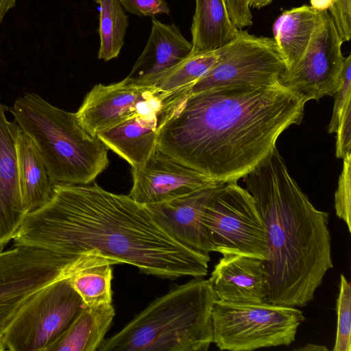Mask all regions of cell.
<instances>
[{
	"label": "cell",
	"mask_w": 351,
	"mask_h": 351,
	"mask_svg": "<svg viewBox=\"0 0 351 351\" xmlns=\"http://www.w3.org/2000/svg\"><path fill=\"white\" fill-rule=\"evenodd\" d=\"M14 245L40 247L78 260L95 256L162 278L203 277L209 254L177 241L148 208L97 184H56L49 200L29 212Z\"/></svg>",
	"instance_id": "obj_1"
},
{
	"label": "cell",
	"mask_w": 351,
	"mask_h": 351,
	"mask_svg": "<svg viewBox=\"0 0 351 351\" xmlns=\"http://www.w3.org/2000/svg\"><path fill=\"white\" fill-rule=\"evenodd\" d=\"M306 99L280 82L184 93L160 125L157 149L218 183L260 165L280 135L303 119Z\"/></svg>",
	"instance_id": "obj_2"
},
{
	"label": "cell",
	"mask_w": 351,
	"mask_h": 351,
	"mask_svg": "<svg viewBox=\"0 0 351 351\" xmlns=\"http://www.w3.org/2000/svg\"><path fill=\"white\" fill-rule=\"evenodd\" d=\"M243 178L265 229L266 302L304 306L333 267L328 214L314 207L276 147Z\"/></svg>",
	"instance_id": "obj_3"
},
{
	"label": "cell",
	"mask_w": 351,
	"mask_h": 351,
	"mask_svg": "<svg viewBox=\"0 0 351 351\" xmlns=\"http://www.w3.org/2000/svg\"><path fill=\"white\" fill-rule=\"evenodd\" d=\"M217 300L210 279L195 277L156 298L97 350L206 351Z\"/></svg>",
	"instance_id": "obj_4"
},
{
	"label": "cell",
	"mask_w": 351,
	"mask_h": 351,
	"mask_svg": "<svg viewBox=\"0 0 351 351\" xmlns=\"http://www.w3.org/2000/svg\"><path fill=\"white\" fill-rule=\"evenodd\" d=\"M37 147L54 184L92 183L108 166V148L80 125L75 113L25 93L10 109Z\"/></svg>",
	"instance_id": "obj_5"
},
{
	"label": "cell",
	"mask_w": 351,
	"mask_h": 351,
	"mask_svg": "<svg viewBox=\"0 0 351 351\" xmlns=\"http://www.w3.org/2000/svg\"><path fill=\"white\" fill-rule=\"evenodd\" d=\"M304 319L303 313L293 306L217 299L212 311L213 343L229 351L289 346Z\"/></svg>",
	"instance_id": "obj_6"
},
{
	"label": "cell",
	"mask_w": 351,
	"mask_h": 351,
	"mask_svg": "<svg viewBox=\"0 0 351 351\" xmlns=\"http://www.w3.org/2000/svg\"><path fill=\"white\" fill-rule=\"evenodd\" d=\"M204 224L211 252L265 260V229L253 196L237 182L215 187L205 207Z\"/></svg>",
	"instance_id": "obj_7"
},
{
	"label": "cell",
	"mask_w": 351,
	"mask_h": 351,
	"mask_svg": "<svg viewBox=\"0 0 351 351\" xmlns=\"http://www.w3.org/2000/svg\"><path fill=\"white\" fill-rule=\"evenodd\" d=\"M69 276L42 288L19 311L2 335L5 349L45 351L66 330L82 306Z\"/></svg>",
	"instance_id": "obj_8"
},
{
	"label": "cell",
	"mask_w": 351,
	"mask_h": 351,
	"mask_svg": "<svg viewBox=\"0 0 351 351\" xmlns=\"http://www.w3.org/2000/svg\"><path fill=\"white\" fill-rule=\"evenodd\" d=\"M76 261L40 247L14 245L0 252V335L42 288L71 275Z\"/></svg>",
	"instance_id": "obj_9"
},
{
	"label": "cell",
	"mask_w": 351,
	"mask_h": 351,
	"mask_svg": "<svg viewBox=\"0 0 351 351\" xmlns=\"http://www.w3.org/2000/svg\"><path fill=\"white\" fill-rule=\"evenodd\" d=\"M217 51L218 61L192 86L191 94L232 85H274L287 69L274 38L247 31L239 29L234 40Z\"/></svg>",
	"instance_id": "obj_10"
},
{
	"label": "cell",
	"mask_w": 351,
	"mask_h": 351,
	"mask_svg": "<svg viewBox=\"0 0 351 351\" xmlns=\"http://www.w3.org/2000/svg\"><path fill=\"white\" fill-rule=\"evenodd\" d=\"M180 90L165 92L128 77L108 85L99 84L87 93L75 116L88 134L97 136L134 117L161 113Z\"/></svg>",
	"instance_id": "obj_11"
},
{
	"label": "cell",
	"mask_w": 351,
	"mask_h": 351,
	"mask_svg": "<svg viewBox=\"0 0 351 351\" xmlns=\"http://www.w3.org/2000/svg\"><path fill=\"white\" fill-rule=\"evenodd\" d=\"M343 41L328 10L321 11L310 43L298 62L286 70L280 82L307 101L333 96L339 85L345 58Z\"/></svg>",
	"instance_id": "obj_12"
},
{
	"label": "cell",
	"mask_w": 351,
	"mask_h": 351,
	"mask_svg": "<svg viewBox=\"0 0 351 351\" xmlns=\"http://www.w3.org/2000/svg\"><path fill=\"white\" fill-rule=\"evenodd\" d=\"M132 176L129 196L145 206L222 184L177 162L158 149L143 164L132 167Z\"/></svg>",
	"instance_id": "obj_13"
},
{
	"label": "cell",
	"mask_w": 351,
	"mask_h": 351,
	"mask_svg": "<svg viewBox=\"0 0 351 351\" xmlns=\"http://www.w3.org/2000/svg\"><path fill=\"white\" fill-rule=\"evenodd\" d=\"M0 101V252L13 239L28 213L18 176L16 141L20 127L5 115Z\"/></svg>",
	"instance_id": "obj_14"
},
{
	"label": "cell",
	"mask_w": 351,
	"mask_h": 351,
	"mask_svg": "<svg viewBox=\"0 0 351 351\" xmlns=\"http://www.w3.org/2000/svg\"><path fill=\"white\" fill-rule=\"evenodd\" d=\"M215 188L146 206L174 239L193 250L209 254L210 245L203 219L206 205Z\"/></svg>",
	"instance_id": "obj_15"
},
{
	"label": "cell",
	"mask_w": 351,
	"mask_h": 351,
	"mask_svg": "<svg viewBox=\"0 0 351 351\" xmlns=\"http://www.w3.org/2000/svg\"><path fill=\"white\" fill-rule=\"evenodd\" d=\"M222 256L209 278L217 299L232 303L266 302L267 282L263 260L238 254Z\"/></svg>",
	"instance_id": "obj_16"
},
{
	"label": "cell",
	"mask_w": 351,
	"mask_h": 351,
	"mask_svg": "<svg viewBox=\"0 0 351 351\" xmlns=\"http://www.w3.org/2000/svg\"><path fill=\"white\" fill-rule=\"evenodd\" d=\"M192 50V43L175 24L153 19L147 45L126 77L136 84L154 86L163 74L186 58Z\"/></svg>",
	"instance_id": "obj_17"
},
{
	"label": "cell",
	"mask_w": 351,
	"mask_h": 351,
	"mask_svg": "<svg viewBox=\"0 0 351 351\" xmlns=\"http://www.w3.org/2000/svg\"><path fill=\"white\" fill-rule=\"evenodd\" d=\"M177 97L158 114L134 117L97 136L132 167L139 166L157 149L159 128L168 117L169 108Z\"/></svg>",
	"instance_id": "obj_18"
},
{
	"label": "cell",
	"mask_w": 351,
	"mask_h": 351,
	"mask_svg": "<svg viewBox=\"0 0 351 351\" xmlns=\"http://www.w3.org/2000/svg\"><path fill=\"white\" fill-rule=\"evenodd\" d=\"M16 148L21 196L29 213L49 200L54 183L35 144L21 128Z\"/></svg>",
	"instance_id": "obj_19"
},
{
	"label": "cell",
	"mask_w": 351,
	"mask_h": 351,
	"mask_svg": "<svg viewBox=\"0 0 351 351\" xmlns=\"http://www.w3.org/2000/svg\"><path fill=\"white\" fill-rule=\"evenodd\" d=\"M114 315L112 304L99 307L82 304L69 326L45 351L97 350Z\"/></svg>",
	"instance_id": "obj_20"
},
{
	"label": "cell",
	"mask_w": 351,
	"mask_h": 351,
	"mask_svg": "<svg viewBox=\"0 0 351 351\" xmlns=\"http://www.w3.org/2000/svg\"><path fill=\"white\" fill-rule=\"evenodd\" d=\"M321 11L304 5L284 11L273 25L274 40L286 65L293 67L305 52Z\"/></svg>",
	"instance_id": "obj_21"
},
{
	"label": "cell",
	"mask_w": 351,
	"mask_h": 351,
	"mask_svg": "<svg viewBox=\"0 0 351 351\" xmlns=\"http://www.w3.org/2000/svg\"><path fill=\"white\" fill-rule=\"evenodd\" d=\"M191 31L192 51H208L234 40L239 29L232 22L225 0H195Z\"/></svg>",
	"instance_id": "obj_22"
},
{
	"label": "cell",
	"mask_w": 351,
	"mask_h": 351,
	"mask_svg": "<svg viewBox=\"0 0 351 351\" xmlns=\"http://www.w3.org/2000/svg\"><path fill=\"white\" fill-rule=\"evenodd\" d=\"M112 265L114 263L110 261L92 256L69 276L83 305L99 307L112 304Z\"/></svg>",
	"instance_id": "obj_23"
},
{
	"label": "cell",
	"mask_w": 351,
	"mask_h": 351,
	"mask_svg": "<svg viewBox=\"0 0 351 351\" xmlns=\"http://www.w3.org/2000/svg\"><path fill=\"white\" fill-rule=\"evenodd\" d=\"M99 5L98 58L108 61L118 57L129 25L128 17L119 0H95Z\"/></svg>",
	"instance_id": "obj_24"
},
{
	"label": "cell",
	"mask_w": 351,
	"mask_h": 351,
	"mask_svg": "<svg viewBox=\"0 0 351 351\" xmlns=\"http://www.w3.org/2000/svg\"><path fill=\"white\" fill-rule=\"evenodd\" d=\"M217 49L191 51L176 66L163 74L154 86L165 92L190 88L218 61Z\"/></svg>",
	"instance_id": "obj_25"
},
{
	"label": "cell",
	"mask_w": 351,
	"mask_h": 351,
	"mask_svg": "<svg viewBox=\"0 0 351 351\" xmlns=\"http://www.w3.org/2000/svg\"><path fill=\"white\" fill-rule=\"evenodd\" d=\"M337 326L333 351L351 350V285L343 274L340 276L337 300Z\"/></svg>",
	"instance_id": "obj_26"
},
{
	"label": "cell",
	"mask_w": 351,
	"mask_h": 351,
	"mask_svg": "<svg viewBox=\"0 0 351 351\" xmlns=\"http://www.w3.org/2000/svg\"><path fill=\"white\" fill-rule=\"evenodd\" d=\"M343 159V170L335 195V208L337 216L344 221L349 232H351V154H348Z\"/></svg>",
	"instance_id": "obj_27"
},
{
	"label": "cell",
	"mask_w": 351,
	"mask_h": 351,
	"mask_svg": "<svg viewBox=\"0 0 351 351\" xmlns=\"http://www.w3.org/2000/svg\"><path fill=\"white\" fill-rule=\"evenodd\" d=\"M351 56L345 58L339 85L335 95L332 118L328 125V132H337L340 117L346 108L351 104Z\"/></svg>",
	"instance_id": "obj_28"
},
{
	"label": "cell",
	"mask_w": 351,
	"mask_h": 351,
	"mask_svg": "<svg viewBox=\"0 0 351 351\" xmlns=\"http://www.w3.org/2000/svg\"><path fill=\"white\" fill-rule=\"evenodd\" d=\"M343 43L351 38V0H334L328 10Z\"/></svg>",
	"instance_id": "obj_29"
},
{
	"label": "cell",
	"mask_w": 351,
	"mask_h": 351,
	"mask_svg": "<svg viewBox=\"0 0 351 351\" xmlns=\"http://www.w3.org/2000/svg\"><path fill=\"white\" fill-rule=\"evenodd\" d=\"M123 8L138 16H154L159 14H169L166 0H119Z\"/></svg>",
	"instance_id": "obj_30"
},
{
	"label": "cell",
	"mask_w": 351,
	"mask_h": 351,
	"mask_svg": "<svg viewBox=\"0 0 351 351\" xmlns=\"http://www.w3.org/2000/svg\"><path fill=\"white\" fill-rule=\"evenodd\" d=\"M336 133V156L344 158L351 154V104L343 110Z\"/></svg>",
	"instance_id": "obj_31"
},
{
	"label": "cell",
	"mask_w": 351,
	"mask_h": 351,
	"mask_svg": "<svg viewBox=\"0 0 351 351\" xmlns=\"http://www.w3.org/2000/svg\"><path fill=\"white\" fill-rule=\"evenodd\" d=\"M230 18L239 29L251 26L253 16L249 0H225Z\"/></svg>",
	"instance_id": "obj_32"
},
{
	"label": "cell",
	"mask_w": 351,
	"mask_h": 351,
	"mask_svg": "<svg viewBox=\"0 0 351 351\" xmlns=\"http://www.w3.org/2000/svg\"><path fill=\"white\" fill-rule=\"evenodd\" d=\"M16 0H0V23L7 12L14 7Z\"/></svg>",
	"instance_id": "obj_33"
},
{
	"label": "cell",
	"mask_w": 351,
	"mask_h": 351,
	"mask_svg": "<svg viewBox=\"0 0 351 351\" xmlns=\"http://www.w3.org/2000/svg\"><path fill=\"white\" fill-rule=\"evenodd\" d=\"M334 0H310L311 6L314 9L322 11L328 10L332 5Z\"/></svg>",
	"instance_id": "obj_34"
},
{
	"label": "cell",
	"mask_w": 351,
	"mask_h": 351,
	"mask_svg": "<svg viewBox=\"0 0 351 351\" xmlns=\"http://www.w3.org/2000/svg\"><path fill=\"white\" fill-rule=\"evenodd\" d=\"M295 350L301 351H324L328 350V348L325 346L308 343L303 347H300Z\"/></svg>",
	"instance_id": "obj_35"
},
{
	"label": "cell",
	"mask_w": 351,
	"mask_h": 351,
	"mask_svg": "<svg viewBox=\"0 0 351 351\" xmlns=\"http://www.w3.org/2000/svg\"><path fill=\"white\" fill-rule=\"evenodd\" d=\"M273 0H249L250 8L260 9L271 3Z\"/></svg>",
	"instance_id": "obj_36"
},
{
	"label": "cell",
	"mask_w": 351,
	"mask_h": 351,
	"mask_svg": "<svg viewBox=\"0 0 351 351\" xmlns=\"http://www.w3.org/2000/svg\"><path fill=\"white\" fill-rule=\"evenodd\" d=\"M5 347L3 341L2 336L0 335V351L5 350Z\"/></svg>",
	"instance_id": "obj_37"
}]
</instances>
